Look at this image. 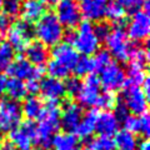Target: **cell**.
<instances>
[{
	"label": "cell",
	"instance_id": "cell-28",
	"mask_svg": "<svg viewBox=\"0 0 150 150\" xmlns=\"http://www.w3.org/2000/svg\"><path fill=\"white\" fill-rule=\"evenodd\" d=\"M78 144H79V140L74 134L62 133V134H56L54 137L51 146H54L55 150H59V149L75 148V146H78Z\"/></svg>",
	"mask_w": 150,
	"mask_h": 150
},
{
	"label": "cell",
	"instance_id": "cell-9",
	"mask_svg": "<svg viewBox=\"0 0 150 150\" xmlns=\"http://www.w3.org/2000/svg\"><path fill=\"white\" fill-rule=\"evenodd\" d=\"M150 33V18L148 11L139 10L133 14L129 24H128V35L129 40L134 43L145 41Z\"/></svg>",
	"mask_w": 150,
	"mask_h": 150
},
{
	"label": "cell",
	"instance_id": "cell-18",
	"mask_svg": "<svg viewBox=\"0 0 150 150\" xmlns=\"http://www.w3.org/2000/svg\"><path fill=\"white\" fill-rule=\"evenodd\" d=\"M25 59L34 67L41 68L49 60L48 46L41 44L40 41H31L25 48Z\"/></svg>",
	"mask_w": 150,
	"mask_h": 150
},
{
	"label": "cell",
	"instance_id": "cell-37",
	"mask_svg": "<svg viewBox=\"0 0 150 150\" xmlns=\"http://www.w3.org/2000/svg\"><path fill=\"white\" fill-rule=\"evenodd\" d=\"M150 133V119L146 114L139 115V125H138V134L143 135L144 138L149 137Z\"/></svg>",
	"mask_w": 150,
	"mask_h": 150
},
{
	"label": "cell",
	"instance_id": "cell-22",
	"mask_svg": "<svg viewBox=\"0 0 150 150\" xmlns=\"http://www.w3.org/2000/svg\"><path fill=\"white\" fill-rule=\"evenodd\" d=\"M5 93L8 94V98L15 101H20L26 96V86L25 83L16 78H9L5 79Z\"/></svg>",
	"mask_w": 150,
	"mask_h": 150
},
{
	"label": "cell",
	"instance_id": "cell-40",
	"mask_svg": "<svg viewBox=\"0 0 150 150\" xmlns=\"http://www.w3.org/2000/svg\"><path fill=\"white\" fill-rule=\"evenodd\" d=\"M13 25V18L6 15L5 13H0V34L6 33Z\"/></svg>",
	"mask_w": 150,
	"mask_h": 150
},
{
	"label": "cell",
	"instance_id": "cell-41",
	"mask_svg": "<svg viewBox=\"0 0 150 150\" xmlns=\"http://www.w3.org/2000/svg\"><path fill=\"white\" fill-rule=\"evenodd\" d=\"M26 86V93L30 95H35L39 93V86H40V81L39 80H28L25 84Z\"/></svg>",
	"mask_w": 150,
	"mask_h": 150
},
{
	"label": "cell",
	"instance_id": "cell-8",
	"mask_svg": "<svg viewBox=\"0 0 150 150\" xmlns=\"http://www.w3.org/2000/svg\"><path fill=\"white\" fill-rule=\"evenodd\" d=\"M125 108L131 115H143L146 114L148 110V98L145 96L142 86L129 85L126 86L123 94H121V100Z\"/></svg>",
	"mask_w": 150,
	"mask_h": 150
},
{
	"label": "cell",
	"instance_id": "cell-14",
	"mask_svg": "<svg viewBox=\"0 0 150 150\" xmlns=\"http://www.w3.org/2000/svg\"><path fill=\"white\" fill-rule=\"evenodd\" d=\"M53 62H55L58 65H60L63 69L68 70L69 73L73 71V69L76 64L78 59H79V53L74 49V46L69 45L67 43L64 44H58L54 46L53 49Z\"/></svg>",
	"mask_w": 150,
	"mask_h": 150
},
{
	"label": "cell",
	"instance_id": "cell-38",
	"mask_svg": "<svg viewBox=\"0 0 150 150\" xmlns=\"http://www.w3.org/2000/svg\"><path fill=\"white\" fill-rule=\"evenodd\" d=\"M129 114H130V112L128 111V109L125 108V105L123 104V103H121V101H116V104L114 106V115H115V118L118 119L119 123H123L124 119Z\"/></svg>",
	"mask_w": 150,
	"mask_h": 150
},
{
	"label": "cell",
	"instance_id": "cell-19",
	"mask_svg": "<svg viewBox=\"0 0 150 150\" xmlns=\"http://www.w3.org/2000/svg\"><path fill=\"white\" fill-rule=\"evenodd\" d=\"M46 6L41 0H25L21 5V16L23 20L28 23H36L45 14Z\"/></svg>",
	"mask_w": 150,
	"mask_h": 150
},
{
	"label": "cell",
	"instance_id": "cell-47",
	"mask_svg": "<svg viewBox=\"0 0 150 150\" xmlns=\"http://www.w3.org/2000/svg\"><path fill=\"white\" fill-rule=\"evenodd\" d=\"M4 1H5V0H0V13H1V10H3V5H4Z\"/></svg>",
	"mask_w": 150,
	"mask_h": 150
},
{
	"label": "cell",
	"instance_id": "cell-27",
	"mask_svg": "<svg viewBox=\"0 0 150 150\" xmlns=\"http://www.w3.org/2000/svg\"><path fill=\"white\" fill-rule=\"evenodd\" d=\"M126 81H128L130 85H135V86H142L143 83L146 79V73H145V68H140L138 65L130 64L128 70H126Z\"/></svg>",
	"mask_w": 150,
	"mask_h": 150
},
{
	"label": "cell",
	"instance_id": "cell-20",
	"mask_svg": "<svg viewBox=\"0 0 150 150\" xmlns=\"http://www.w3.org/2000/svg\"><path fill=\"white\" fill-rule=\"evenodd\" d=\"M96 115H98V112L95 110H90L85 115H83L80 123H79L76 130H75V134H76L75 137H78L80 139L91 138V135L95 133Z\"/></svg>",
	"mask_w": 150,
	"mask_h": 150
},
{
	"label": "cell",
	"instance_id": "cell-44",
	"mask_svg": "<svg viewBox=\"0 0 150 150\" xmlns=\"http://www.w3.org/2000/svg\"><path fill=\"white\" fill-rule=\"evenodd\" d=\"M4 93H5V78L0 75V99L3 98Z\"/></svg>",
	"mask_w": 150,
	"mask_h": 150
},
{
	"label": "cell",
	"instance_id": "cell-7",
	"mask_svg": "<svg viewBox=\"0 0 150 150\" xmlns=\"http://www.w3.org/2000/svg\"><path fill=\"white\" fill-rule=\"evenodd\" d=\"M99 74L100 85L105 89V91L114 93L126 84L125 70L121 68L120 64L114 62V60H111Z\"/></svg>",
	"mask_w": 150,
	"mask_h": 150
},
{
	"label": "cell",
	"instance_id": "cell-1",
	"mask_svg": "<svg viewBox=\"0 0 150 150\" xmlns=\"http://www.w3.org/2000/svg\"><path fill=\"white\" fill-rule=\"evenodd\" d=\"M60 129V108L58 103H49L44 106L39 123L36 124L34 145L40 150H49L53 139Z\"/></svg>",
	"mask_w": 150,
	"mask_h": 150
},
{
	"label": "cell",
	"instance_id": "cell-17",
	"mask_svg": "<svg viewBox=\"0 0 150 150\" xmlns=\"http://www.w3.org/2000/svg\"><path fill=\"white\" fill-rule=\"evenodd\" d=\"M119 121L115 118L114 112L111 110H105L98 112L96 123H95V131L100 137H109L111 138L119 130Z\"/></svg>",
	"mask_w": 150,
	"mask_h": 150
},
{
	"label": "cell",
	"instance_id": "cell-32",
	"mask_svg": "<svg viewBox=\"0 0 150 150\" xmlns=\"http://www.w3.org/2000/svg\"><path fill=\"white\" fill-rule=\"evenodd\" d=\"M83 85V81L78 76H73V78H68L67 81L64 83V86H65V93L70 96H76L79 91L81 89Z\"/></svg>",
	"mask_w": 150,
	"mask_h": 150
},
{
	"label": "cell",
	"instance_id": "cell-6",
	"mask_svg": "<svg viewBox=\"0 0 150 150\" xmlns=\"http://www.w3.org/2000/svg\"><path fill=\"white\" fill-rule=\"evenodd\" d=\"M6 35L8 44H10L14 50L23 51L33 41L34 28L31 26L30 23L21 19V20H18L10 26V29L6 31Z\"/></svg>",
	"mask_w": 150,
	"mask_h": 150
},
{
	"label": "cell",
	"instance_id": "cell-46",
	"mask_svg": "<svg viewBox=\"0 0 150 150\" xmlns=\"http://www.w3.org/2000/svg\"><path fill=\"white\" fill-rule=\"evenodd\" d=\"M59 150H80L79 146H75V148H69V149H59Z\"/></svg>",
	"mask_w": 150,
	"mask_h": 150
},
{
	"label": "cell",
	"instance_id": "cell-31",
	"mask_svg": "<svg viewBox=\"0 0 150 150\" xmlns=\"http://www.w3.org/2000/svg\"><path fill=\"white\" fill-rule=\"evenodd\" d=\"M89 149L91 150H115L114 140L109 137H98L89 144Z\"/></svg>",
	"mask_w": 150,
	"mask_h": 150
},
{
	"label": "cell",
	"instance_id": "cell-25",
	"mask_svg": "<svg viewBox=\"0 0 150 150\" xmlns=\"http://www.w3.org/2000/svg\"><path fill=\"white\" fill-rule=\"evenodd\" d=\"M125 10L116 1H111L109 3V5L106 8V13H105V16L109 19V20L114 21L116 24V28H124L125 25Z\"/></svg>",
	"mask_w": 150,
	"mask_h": 150
},
{
	"label": "cell",
	"instance_id": "cell-12",
	"mask_svg": "<svg viewBox=\"0 0 150 150\" xmlns=\"http://www.w3.org/2000/svg\"><path fill=\"white\" fill-rule=\"evenodd\" d=\"M6 71L11 78H16L20 80H39L43 75V68L31 65L25 58L14 59Z\"/></svg>",
	"mask_w": 150,
	"mask_h": 150
},
{
	"label": "cell",
	"instance_id": "cell-43",
	"mask_svg": "<svg viewBox=\"0 0 150 150\" xmlns=\"http://www.w3.org/2000/svg\"><path fill=\"white\" fill-rule=\"evenodd\" d=\"M0 150H16V148L14 146L10 140H5V142L0 143Z\"/></svg>",
	"mask_w": 150,
	"mask_h": 150
},
{
	"label": "cell",
	"instance_id": "cell-2",
	"mask_svg": "<svg viewBox=\"0 0 150 150\" xmlns=\"http://www.w3.org/2000/svg\"><path fill=\"white\" fill-rule=\"evenodd\" d=\"M64 26L60 24L54 13H45L36 21L34 36L45 46H55L60 44L64 38Z\"/></svg>",
	"mask_w": 150,
	"mask_h": 150
},
{
	"label": "cell",
	"instance_id": "cell-21",
	"mask_svg": "<svg viewBox=\"0 0 150 150\" xmlns=\"http://www.w3.org/2000/svg\"><path fill=\"white\" fill-rule=\"evenodd\" d=\"M44 103L40 98H38L35 95H31L29 98H26L24 104L21 106L23 115L26 116L28 120L34 121L35 119H39L41 112L44 110Z\"/></svg>",
	"mask_w": 150,
	"mask_h": 150
},
{
	"label": "cell",
	"instance_id": "cell-16",
	"mask_svg": "<svg viewBox=\"0 0 150 150\" xmlns=\"http://www.w3.org/2000/svg\"><path fill=\"white\" fill-rule=\"evenodd\" d=\"M39 93L49 103H58L59 100L64 99V96L67 95L64 81L59 80V79H55V78H51V76L44 78L40 81Z\"/></svg>",
	"mask_w": 150,
	"mask_h": 150
},
{
	"label": "cell",
	"instance_id": "cell-30",
	"mask_svg": "<svg viewBox=\"0 0 150 150\" xmlns=\"http://www.w3.org/2000/svg\"><path fill=\"white\" fill-rule=\"evenodd\" d=\"M116 101H118V100H116L114 93H111V91H104V93H100L99 98H98V101H96L95 108H99V109H101L103 111L111 110V109H114Z\"/></svg>",
	"mask_w": 150,
	"mask_h": 150
},
{
	"label": "cell",
	"instance_id": "cell-15",
	"mask_svg": "<svg viewBox=\"0 0 150 150\" xmlns=\"http://www.w3.org/2000/svg\"><path fill=\"white\" fill-rule=\"evenodd\" d=\"M110 0H80L81 18H85L86 21H101L105 18L106 8Z\"/></svg>",
	"mask_w": 150,
	"mask_h": 150
},
{
	"label": "cell",
	"instance_id": "cell-36",
	"mask_svg": "<svg viewBox=\"0 0 150 150\" xmlns=\"http://www.w3.org/2000/svg\"><path fill=\"white\" fill-rule=\"evenodd\" d=\"M110 31H111V26L105 21H99L94 26V33H95V36L98 38L99 41H104L108 38V35L110 34Z\"/></svg>",
	"mask_w": 150,
	"mask_h": 150
},
{
	"label": "cell",
	"instance_id": "cell-48",
	"mask_svg": "<svg viewBox=\"0 0 150 150\" xmlns=\"http://www.w3.org/2000/svg\"><path fill=\"white\" fill-rule=\"evenodd\" d=\"M0 43H1V36H0Z\"/></svg>",
	"mask_w": 150,
	"mask_h": 150
},
{
	"label": "cell",
	"instance_id": "cell-13",
	"mask_svg": "<svg viewBox=\"0 0 150 150\" xmlns=\"http://www.w3.org/2000/svg\"><path fill=\"white\" fill-rule=\"evenodd\" d=\"M83 118V108L75 101H67L60 110V128L74 134Z\"/></svg>",
	"mask_w": 150,
	"mask_h": 150
},
{
	"label": "cell",
	"instance_id": "cell-49",
	"mask_svg": "<svg viewBox=\"0 0 150 150\" xmlns=\"http://www.w3.org/2000/svg\"><path fill=\"white\" fill-rule=\"evenodd\" d=\"M86 150H91V149H89V148H88V149H86Z\"/></svg>",
	"mask_w": 150,
	"mask_h": 150
},
{
	"label": "cell",
	"instance_id": "cell-29",
	"mask_svg": "<svg viewBox=\"0 0 150 150\" xmlns=\"http://www.w3.org/2000/svg\"><path fill=\"white\" fill-rule=\"evenodd\" d=\"M14 59H15V50L11 48L10 44L1 41L0 43V73L6 71Z\"/></svg>",
	"mask_w": 150,
	"mask_h": 150
},
{
	"label": "cell",
	"instance_id": "cell-5",
	"mask_svg": "<svg viewBox=\"0 0 150 150\" xmlns=\"http://www.w3.org/2000/svg\"><path fill=\"white\" fill-rule=\"evenodd\" d=\"M23 110L19 101L9 98L0 99V131L10 133L21 124Z\"/></svg>",
	"mask_w": 150,
	"mask_h": 150
},
{
	"label": "cell",
	"instance_id": "cell-10",
	"mask_svg": "<svg viewBox=\"0 0 150 150\" xmlns=\"http://www.w3.org/2000/svg\"><path fill=\"white\" fill-rule=\"evenodd\" d=\"M56 18L63 26L69 29L78 26L81 23V14L79 4L75 0H60L56 4Z\"/></svg>",
	"mask_w": 150,
	"mask_h": 150
},
{
	"label": "cell",
	"instance_id": "cell-34",
	"mask_svg": "<svg viewBox=\"0 0 150 150\" xmlns=\"http://www.w3.org/2000/svg\"><path fill=\"white\" fill-rule=\"evenodd\" d=\"M115 1L124 9L125 13H137L139 11V9L143 8L146 0H115Z\"/></svg>",
	"mask_w": 150,
	"mask_h": 150
},
{
	"label": "cell",
	"instance_id": "cell-45",
	"mask_svg": "<svg viewBox=\"0 0 150 150\" xmlns=\"http://www.w3.org/2000/svg\"><path fill=\"white\" fill-rule=\"evenodd\" d=\"M41 1H43L45 5H56L60 0H41Z\"/></svg>",
	"mask_w": 150,
	"mask_h": 150
},
{
	"label": "cell",
	"instance_id": "cell-23",
	"mask_svg": "<svg viewBox=\"0 0 150 150\" xmlns=\"http://www.w3.org/2000/svg\"><path fill=\"white\" fill-rule=\"evenodd\" d=\"M114 145L115 150H137L138 146V139L135 137V134L130 133V131L121 129L118 130V133L115 134Z\"/></svg>",
	"mask_w": 150,
	"mask_h": 150
},
{
	"label": "cell",
	"instance_id": "cell-33",
	"mask_svg": "<svg viewBox=\"0 0 150 150\" xmlns=\"http://www.w3.org/2000/svg\"><path fill=\"white\" fill-rule=\"evenodd\" d=\"M93 59H94V65H95V70L99 73L112 60L111 55L106 50H99L95 54V58Z\"/></svg>",
	"mask_w": 150,
	"mask_h": 150
},
{
	"label": "cell",
	"instance_id": "cell-26",
	"mask_svg": "<svg viewBox=\"0 0 150 150\" xmlns=\"http://www.w3.org/2000/svg\"><path fill=\"white\" fill-rule=\"evenodd\" d=\"M73 71L76 74L78 78L88 76L95 71V65H94V59L91 56H79L76 64L73 69Z\"/></svg>",
	"mask_w": 150,
	"mask_h": 150
},
{
	"label": "cell",
	"instance_id": "cell-35",
	"mask_svg": "<svg viewBox=\"0 0 150 150\" xmlns=\"http://www.w3.org/2000/svg\"><path fill=\"white\" fill-rule=\"evenodd\" d=\"M3 10L4 13L9 16H16L20 14L21 10V3L20 0H5L4 1V5H3Z\"/></svg>",
	"mask_w": 150,
	"mask_h": 150
},
{
	"label": "cell",
	"instance_id": "cell-4",
	"mask_svg": "<svg viewBox=\"0 0 150 150\" xmlns=\"http://www.w3.org/2000/svg\"><path fill=\"white\" fill-rule=\"evenodd\" d=\"M71 46L84 56H91L99 51L100 41L95 36L94 26L90 21H83L78 25L76 31H74Z\"/></svg>",
	"mask_w": 150,
	"mask_h": 150
},
{
	"label": "cell",
	"instance_id": "cell-3",
	"mask_svg": "<svg viewBox=\"0 0 150 150\" xmlns=\"http://www.w3.org/2000/svg\"><path fill=\"white\" fill-rule=\"evenodd\" d=\"M104 41L106 44V51L111 55V58H115L118 62L123 63L130 60L135 44L129 40L124 28L115 26V29H111L110 34Z\"/></svg>",
	"mask_w": 150,
	"mask_h": 150
},
{
	"label": "cell",
	"instance_id": "cell-11",
	"mask_svg": "<svg viewBox=\"0 0 150 150\" xmlns=\"http://www.w3.org/2000/svg\"><path fill=\"white\" fill-rule=\"evenodd\" d=\"M100 81L99 76L96 75H88L85 81L83 83L81 89L79 94L76 95L78 98V104L81 108H95L98 98L100 95Z\"/></svg>",
	"mask_w": 150,
	"mask_h": 150
},
{
	"label": "cell",
	"instance_id": "cell-42",
	"mask_svg": "<svg viewBox=\"0 0 150 150\" xmlns=\"http://www.w3.org/2000/svg\"><path fill=\"white\" fill-rule=\"evenodd\" d=\"M137 150H150V143L146 138H144L143 140L138 142V146Z\"/></svg>",
	"mask_w": 150,
	"mask_h": 150
},
{
	"label": "cell",
	"instance_id": "cell-24",
	"mask_svg": "<svg viewBox=\"0 0 150 150\" xmlns=\"http://www.w3.org/2000/svg\"><path fill=\"white\" fill-rule=\"evenodd\" d=\"M9 140L13 143L16 150H33L34 146L33 139L28 137L20 128H16L9 133Z\"/></svg>",
	"mask_w": 150,
	"mask_h": 150
},
{
	"label": "cell",
	"instance_id": "cell-39",
	"mask_svg": "<svg viewBox=\"0 0 150 150\" xmlns=\"http://www.w3.org/2000/svg\"><path fill=\"white\" fill-rule=\"evenodd\" d=\"M20 129L24 131V133L28 135V137H30L33 139V143H34V138H35V134H36V124L34 121L31 120H26L25 123H23Z\"/></svg>",
	"mask_w": 150,
	"mask_h": 150
}]
</instances>
